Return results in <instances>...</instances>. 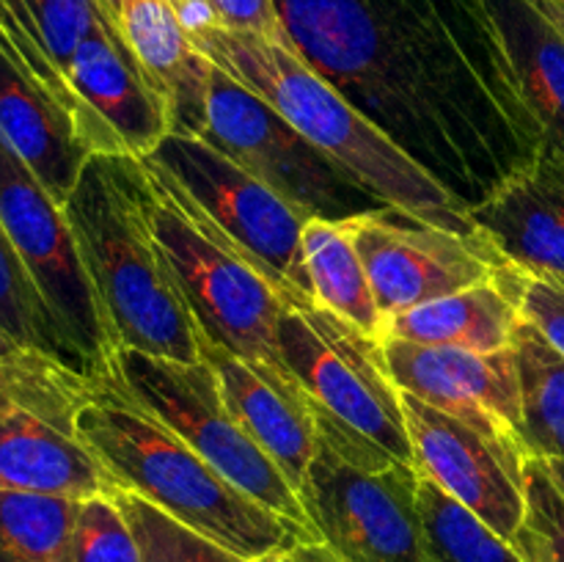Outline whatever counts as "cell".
<instances>
[{
	"label": "cell",
	"mask_w": 564,
	"mask_h": 562,
	"mask_svg": "<svg viewBox=\"0 0 564 562\" xmlns=\"http://www.w3.org/2000/svg\"><path fill=\"white\" fill-rule=\"evenodd\" d=\"M380 6L479 204L540 154V132L488 6L485 0H380Z\"/></svg>",
	"instance_id": "1"
},
{
	"label": "cell",
	"mask_w": 564,
	"mask_h": 562,
	"mask_svg": "<svg viewBox=\"0 0 564 562\" xmlns=\"http://www.w3.org/2000/svg\"><path fill=\"white\" fill-rule=\"evenodd\" d=\"M191 39L218 69L273 105L319 152L389 207L424 224L477 235L468 220V204L356 108L328 77L312 69L292 44L218 25L198 28Z\"/></svg>",
	"instance_id": "2"
},
{
	"label": "cell",
	"mask_w": 564,
	"mask_h": 562,
	"mask_svg": "<svg viewBox=\"0 0 564 562\" xmlns=\"http://www.w3.org/2000/svg\"><path fill=\"white\" fill-rule=\"evenodd\" d=\"M64 213L116 350L202 361L196 323L154 231L152 182L141 160L91 154Z\"/></svg>",
	"instance_id": "3"
},
{
	"label": "cell",
	"mask_w": 564,
	"mask_h": 562,
	"mask_svg": "<svg viewBox=\"0 0 564 562\" xmlns=\"http://www.w3.org/2000/svg\"><path fill=\"white\" fill-rule=\"evenodd\" d=\"M75 433L99 457L116 488L143 496L193 532L257 562L297 543H317L312 532L257 505L215 472L180 435L132 406L110 383L75 417Z\"/></svg>",
	"instance_id": "4"
},
{
	"label": "cell",
	"mask_w": 564,
	"mask_h": 562,
	"mask_svg": "<svg viewBox=\"0 0 564 562\" xmlns=\"http://www.w3.org/2000/svg\"><path fill=\"white\" fill-rule=\"evenodd\" d=\"M292 47L471 207L466 169L408 72L380 0H275Z\"/></svg>",
	"instance_id": "5"
},
{
	"label": "cell",
	"mask_w": 564,
	"mask_h": 562,
	"mask_svg": "<svg viewBox=\"0 0 564 562\" xmlns=\"http://www.w3.org/2000/svg\"><path fill=\"white\" fill-rule=\"evenodd\" d=\"M138 160L152 182L154 231L198 339L251 364L281 395L312 411L279 347V320L290 306L286 298L160 165L149 158Z\"/></svg>",
	"instance_id": "6"
},
{
	"label": "cell",
	"mask_w": 564,
	"mask_h": 562,
	"mask_svg": "<svg viewBox=\"0 0 564 562\" xmlns=\"http://www.w3.org/2000/svg\"><path fill=\"white\" fill-rule=\"evenodd\" d=\"M317 446L301 505L319 543L339 562H435L419 507V472L314 413Z\"/></svg>",
	"instance_id": "7"
},
{
	"label": "cell",
	"mask_w": 564,
	"mask_h": 562,
	"mask_svg": "<svg viewBox=\"0 0 564 562\" xmlns=\"http://www.w3.org/2000/svg\"><path fill=\"white\" fill-rule=\"evenodd\" d=\"M102 380L180 435L196 455L257 505L314 534L297 490L242 428L226 402L218 372L204 358L185 364L119 347Z\"/></svg>",
	"instance_id": "8"
},
{
	"label": "cell",
	"mask_w": 564,
	"mask_h": 562,
	"mask_svg": "<svg viewBox=\"0 0 564 562\" xmlns=\"http://www.w3.org/2000/svg\"><path fill=\"white\" fill-rule=\"evenodd\" d=\"M279 347L312 413H325L413 466L402 391L378 336L323 306H286L279 320Z\"/></svg>",
	"instance_id": "9"
},
{
	"label": "cell",
	"mask_w": 564,
	"mask_h": 562,
	"mask_svg": "<svg viewBox=\"0 0 564 562\" xmlns=\"http://www.w3.org/2000/svg\"><path fill=\"white\" fill-rule=\"evenodd\" d=\"M147 158L273 281L290 306H317L303 264L308 218L301 209L202 136L169 132Z\"/></svg>",
	"instance_id": "10"
},
{
	"label": "cell",
	"mask_w": 564,
	"mask_h": 562,
	"mask_svg": "<svg viewBox=\"0 0 564 562\" xmlns=\"http://www.w3.org/2000/svg\"><path fill=\"white\" fill-rule=\"evenodd\" d=\"M202 138L251 171L308 220H347L389 204L319 152L273 105L215 66Z\"/></svg>",
	"instance_id": "11"
},
{
	"label": "cell",
	"mask_w": 564,
	"mask_h": 562,
	"mask_svg": "<svg viewBox=\"0 0 564 562\" xmlns=\"http://www.w3.org/2000/svg\"><path fill=\"white\" fill-rule=\"evenodd\" d=\"M0 224L47 301L50 312L80 353L88 375L102 380L116 353L113 334L83 264L64 207L0 138Z\"/></svg>",
	"instance_id": "12"
},
{
	"label": "cell",
	"mask_w": 564,
	"mask_h": 562,
	"mask_svg": "<svg viewBox=\"0 0 564 562\" xmlns=\"http://www.w3.org/2000/svg\"><path fill=\"white\" fill-rule=\"evenodd\" d=\"M367 268L383 323L419 303L490 281L507 259L482 235L424 224L397 207L341 220Z\"/></svg>",
	"instance_id": "13"
},
{
	"label": "cell",
	"mask_w": 564,
	"mask_h": 562,
	"mask_svg": "<svg viewBox=\"0 0 564 562\" xmlns=\"http://www.w3.org/2000/svg\"><path fill=\"white\" fill-rule=\"evenodd\" d=\"M402 411L416 472L512 543L527 518L529 455L521 439L463 422L408 391Z\"/></svg>",
	"instance_id": "14"
},
{
	"label": "cell",
	"mask_w": 564,
	"mask_h": 562,
	"mask_svg": "<svg viewBox=\"0 0 564 562\" xmlns=\"http://www.w3.org/2000/svg\"><path fill=\"white\" fill-rule=\"evenodd\" d=\"M66 83L77 136L91 154L147 158L171 132L169 102L143 75L102 6L72 55Z\"/></svg>",
	"instance_id": "15"
},
{
	"label": "cell",
	"mask_w": 564,
	"mask_h": 562,
	"mask_svg": "<svg viewBox=\"0 0 564 562\" xmlns=\"http://www.w3.org/2000/svg\"><path fill=\"white\" fill-rule=\"evenodd\" d=\"M383 353L400 391L463 422L521 439L523 400L516 347L496 353L430 347L386 336Z\"/></svg>",
	"instance_id": "16"
},
{
	"label": "cell",
	"mask_w": 564,
	"mask_h": 562,
	"mask_svg": "<svg viewBox=\"0 0 564 562\" xmlns=\"http://www.w3.org/2000/svg\"><path fill=\"white\" fill-rule=\"evenodd\" d=\"M132 58L163 94L171 132L202 136L215 64L196 47L174 0H99Z\"/></svg>",
	"instance_id": "17"
},
{
	"label": "cell",
	"mask_w": 564,
	"mask_h": 562,
	"mask_svg": "<svg viewBox=\"0 0 564 562\" xmlns=\"http://www.w3.org/2000/svg\"><path fill=\"white\" fill-rule=\"evenodd\" d=\"M468 220L512 268L564 279V176L543 160L468 207Z\"/></svg>",
	"instance_id": "18"
},
{
	"label": "cell",
	"mask_w": 564,
	"mask_h": 562,
	"mask_svg": "<svg viewBox=\"0 0 564 562\" xmlns=\"http://www.w3.org/2000/svg\"><path fill=\"white\" fill-rule=\"evenodd\" d=\"M0 490L83 501L113 494L116 483L75 430L25 408H0Z\"/></svg>",
	"instance_id": "19"
},
{
	"label": "cell",
	"mask_w": 564,
	"mask_h": 562,
	"mask_svg": "<svg viewBox=\"0 0 564 562\" xmlns=\"http://www.w3.org/2000/svg\"><path fill=\"white\" fill-rule=\"evenodd\" d=\"M0 138L64 207L91 152L72 116L0 47Z\"/></svg>",
	"instance_id": "20"
},
{
	"label": "cell",
	"mask_w": 564,
	"mask_h": 562,
	"mask_svg": "<svg viewBox=\"0 0 564 562\" xmlns=\"http://www.w3.org/2000/svg\"><path fill=\"white\" fill-rule=\"evenodd\" d=\"M540 132L538 160L564 176V33L538 0H485Z\"/></svg>",
	"instance_id": "21"
},
{
	"label": "cell",
	"mask_w": 564,
	"mask_h": 562,
	"mask_svg": "<svg viewBox=\"0 0 564 562\" xmlns=\"http://www.w3.org/2000/svg\"><path fill=\"white\" fill-rule=\"evenodd\" d=\"M518 275L521 270L507 264L490 281L394 314L383 323L380 339L391 336L416 345L463 347L477 353L507 350L516 342V331L523 320Z\"/></svg>",
	"instance_id": "22"
},
{
	"label": "cell",
	"mask_w": 564,
	"mask_h": 562,
	"mask_svg": "<svg viewBox=\"0 0 564 562\" xmlns=\"http://www.w3.org/2000/svg\"><path fill=\"white\" fill-rule=\"evenodd\" d=\"M198 353L218 372L226 402L248 435L268 452L292 488L301 490L317 446L314 413L281 395L251 364L231 356L224 347L198 339Z\"/></svg>",
	"instance_id": "23"
},
{
	"label": "cell",
	"mask_w": 564,
	"mask_h": 562,
	"mask_svg": "<svg viewBox=\"0 0 564 562\" xmlns=\"http://www.w3.org/2000/svg\"><path fill=\"white\" fill-rule=\"evenodd\" d=\"M303 264L317 306L339 314L369 336H383V314L367 268L341 220L312 218L303 226Z\"/></svg>",
	"instance_id": "24"
},
{
	"label": "cell",
	"mask_w": 564,
	"mask_h": 562,
	"mask_svg": "<svg viewBox=\"0 0 564 562\" xmlns=\"http://www.w3.org/2000/svg\"><path fill=\"white\" fill-rule=\"evenodd\" d=\"M97 389L99 380L25 347L0 328V408H25L75 430L77 411Z\"/></svg>",
	"instance_id": "25"
},
{
	"label": "cell",
	"mask_w": 564,
	"mask_h": 562,
	"mask_svg": "<svg viewBox=\"0 0 564 562\" xmlns=\"http://www.w3.org/2000/svg\"><path fill=\"white\" fill-rule=\"evenodd\" d=\"M512 347L521 372L523 450L540 461H564V356L527 317Z\"/></svg>",
	"instance_id": "26"
},
{
	"label": "cell",
	"mask_w": 564,
	"mask_h": 562,
	"mask_svg": "<svg viewBox=\"0 0 564 562\" xmlns=\"http://www.w3.org/2000/svg\"><path fill=\"white\" fill-rule=\"evenodd\" d=\"M0 328L25 347H33L44 356L66 364L75 372L88 375L80 353L72 347L69 336L50 312L47 301L22 264L20 253L11 246L3 224H0Z\"/></svg>",
	"instance_id": "27"
},
{
	"label": "cell",
	"mask_w": 564,
	"mask_h": 562,
	"mask_svg": "<svg viewBox=\"0 0 564 562\" xmlns=\"http://www.w3.org/2000/svg\"><path fill=\"white\" fill-rule=\"evenodd\" d=\"M77 501L0 490V562H69Z\"/></svg>",
	"instance_id": "28"
},
{
	"label": "cell",
	"mask_w": 564,
	"mask_h": 562,
	"mask_svg": "<svg viewBox=\"0 0 564 562\" xmlns=\"http://www.w3.org/2000/svg\"><path fill=\"white\" fill-rule=\"evenodd\" d=\"M419 507L435 562H527L468 507L419 474Z\"/></svg>",
	"instance_id": "29"
},
{
	"label": "cell",
	"mask_w": 564,
	"mask_h": 562,
	"mask_svg": "<svg viewBox=\"0 0 564 562\" xmlns=\"http://www.w3.org/2000/svg\"><path fill=\"white\" fill-rule=\"evenodd\" d=\"M113 496L135 534L141 562H248L215 540L193 532L132 490L116 488Z\"/></svg>",
	"instance_id": "30"
},
{
	"label": "cell",
	"mask_w": 564,
	"mask_h": 562,
	"mask_svg": "<svg viewBox=\"0 0 564 562\" xmlns=\"http://www.w3.org/2000/svg\"><path fill=\"white\" fill-rule=\"evenodd\" d=\"M512 545L527 562H564V494L540 457L527 461V518Z\"/></svg>",
	"instance_id": "31"
},
{
	"label": "cell",
	"mask_w": 564,
	"mask_h": 562,
	"mask_svg": "<svg viewBox=\"0 0 564 562\" xmlns=\"http://www.w3.org/2000/svg\"><path fill=\"white\" fill-rule=\"evenodd\" d=\"M69 562H141V549L113 494L77 501Z\"/></svg>",
	"instance_id": "32"
},
{
	"label": "cell",
	"mask_w": 564,
	"mask_h": 562,
	"mask_svg": "<svg viewBox=\"0 0 564 562\" xmlns=\"http://www.w3.org/2000/svg\"><path fill=\"white\" fill-rule=\"evenodd\" d=\"M0 47L36 86H42L72 116L75 105H72L69 86L50 61L25 0H0Z\"/></svg>",
	"instance_id": "33"
},
{
	"label": "cell",
	"mask_w": 564,
	"mask_h": 562,
	"mask_svg": "<svg viewBox=\"0 0 564 562\" xmlns=\"http://www.w3.org/2000/svg\"><path fill=\"white\" fill-rule=\"evenodd\" d=\"M187 33L218 25L226 31L257 33L273 42L292 44L275 0H174Z\"/></svg>",
	"instance_id": "34"
},
{
	"label": "cell",
	"mask_w": 564,
	"mask_h": 562,
	"mask_svg": "<svg viewBox=\"0 0 564 562\" xmlns=\"http://www.w3.org/2000/svg\"><path fill=\"white\" fill-rule=\"evenodd\" d=\"M25 6L36 22L50 61L66 80L77 44L86 39V33L97 22L99 3L97 0H25ZM72 119H75V110H72Z\"/></svg>",
	"instance_id": "35"
},
{
	"label": "cell",
	"mask_w": 564,
	"mask_h": 562,
	"mask_svg": "<svg viewBox=\"0 0 564 562\" xmlns=\"http://www.w3.org/2000/svg\"><path fill=\"white\" fill-rule=\"evenodd\" d=\"M523 317L564 356V279L554 275H518Z\"/></svg>",
	"instance_id": "36"
},
{
	"label": "cell",
	"mask_w": 564,
	"mask_h": 562,
	"mask_svg": "<svg viewBox=\"0 0 564 562\" xmlns=\"http://www.w3.org/2000/svg\"><path fill=\"white\" fill-rule=\"evenodd\" d=\"M273 562H339L323 543H297L273 554Z\"/></svg>",
	"instance_id": "37"
},
{
	"label": "cell",
	"mask_w": 564,
	"mask_h": 562,
	"mask_svg": "<svg viewBox=\"0 0 564 562\" xmlns=\"http://www.w3.org/2000/svg\"><path fill=\"white\" fill-rule=\"evenodd\" d=\"M538 6L551 17V20H554V25L564 33V6L554 3V0H538Z\"/></svg>",
	"instance_id": "38"
},
{
	"label": "cell",
	"mask_w": 564,
	"mask_h": 562,
	"mask_svg": "<svg viewBox=\"0 0 564 562\" xmlns=\"http://www.w3.org/2000/svg\"><path fill=\"white\" fill-rule=\"evenodd\" d=\"M545 468H549L551 479L556 483V488L564 494V461H545Z\"/></svg>",
	"instance_id": "39"
},
{
	"label": "cell",
	"mask_w": 564,
	"mask_h": 562,
	"mask_svg": "<svg viewBox=\"0 0 564 562\" xmlns=\"http://www.w3.org/2000/svg\"><path fill=\"white\" fill-rule=\"evenodd\" d=\"M257 562H273V554H270V556H262V560H257Z\"/></svg>",
	"instance_id": "40"
},
{
	"label": "cell",
	"mask_w": 564,
	"mask_h": 562,
	"mask_svg": "<svg viewBox=\"0 0 564 562\" xmlns=\"http://www.w3.org/2000/svg\"><path fill=\"white\" fill-rule=\"evenodd\" d=\"M554 3H560V6H564V0H554Z\"/></svg>",
	"instance_id": "41"
}]
</instances>
